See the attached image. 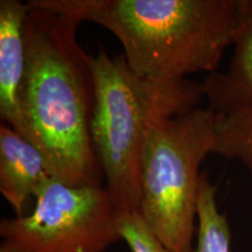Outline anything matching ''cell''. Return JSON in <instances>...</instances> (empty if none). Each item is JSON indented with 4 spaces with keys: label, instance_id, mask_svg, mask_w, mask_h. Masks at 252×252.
Masks as SVG:
<instances>
[{
    "label": "cell",
    "instance_id": "obj_7",
    "mask_svg": "<svg viewBox=\"0 0 252 252\" xmlns=\"http://www.w3.org/2000/svg\"><path fill=\"white\" fill-rule=\"evenodd\" d=\"M52 175L46 158L11 126L0 125V193L15 216L27 213L32 198Z\"/></svg>",
    "mask_w": 252,
    "mask_h": 252
},
{
    "label": "cell",
    "instance_id": "obj_6",
    "mask_svg": "<svg viewBox=\"0 0 252 252\" xmlns=\"http://www.w3.org/2000/svg\"><path fill=\"white\" fill-rule=\"evenodd\" d=\"M27 2L0 1V117L28 139L20 106V94L26 72L25 23Z\"/></svg>",
    "mask_w": 252,
    "mask_h": 252
},
{
    "label": "cell",
    "instance_id": "obj_8",
    "mask_svg": "<svg viewBox=\"0 0 252 252\" xmlns=\"http://www.w3.org/2000/svg\"><path fill=\"white\" fill-rule=\"evenodd\" d=\"M235 4L234 55L228 70L213 72L202 83L208 105L252 97V0Z\"/></svg>",
    "mask_w": 252,
    "mask_h": 252
},
{
    "label": "cell",
    "instance_id": "obj_2",
    "mask_svg": "<svg viewBox=\"0 0 252 252\" xmlns=\"http://www.w3.org/2000/svg\"><path fill=\"white\" fill-rule=\"evenodd\" d=\"M99 25L119 40L128 68L161 82L217 71L232 45L235 0H34Z\"/></svg>",
    "mask_w": 252,
    "mask_h": 252
},
{
    "label": "cell",
    "instance_id": "obj_9",
    "mask_svg": "<svg viewBox=\"0 0 252 252\" xmlns=\"http://www.w3.org/2000/svg\"><path fill=\"white\" fill-rule=\"evenodd\" d=\"M208 106L215 111L213 154L238 160L252 171V97Z\"/></svg>",
    "mask_w": 252,
    "mask_h": 252
},
{
    "label": "cell",
    "instance_id": "obj_4",
    "mask_svg": "<svg viewBox=\"0 0 252 252\" xmlns=\"http://www.w3.org/2000/svg\"><path fill=\"white\" fill-rule=\"evenodd\" d=\"M215 111L209 106L163 119L145 141L139 212L169 252H191L197 229L201 163L214 150Z\"/></svg>",
    "mask_w": 252,
    "mask_h": 252
},
{
    "label": "cell",
    "instance_id": "obj_5",
    "mask_svg": "<svg viewBox=\"0 0 252 252\" xmlns=\"http://www.w3.org/2000/svg\"><path fill=\"white\" fill-rule=\"evenodd\" d=\"M119 212L103 186L50 176L21 216L0 220V252H105L122 241Z\"/></svg>",
    "mask_w": 252,
    "mask_h": 252
},
{
    "label": "cell",
    "instance_id": "obj_10",
    "mask_svg": "<svg viewBox=\"0 0 252 252\" xmlns=\"http://www.w3.org/2000/svg\"><path fill=\"white\" fill-rule=\"evenodd\" d=\"M191 252H231V230L226 215L219 209L216 186L202 172L197 203V229Z\"/></svg>",
    "mask_w": 252,
    "mask_h": 252
},
{
    "label": "cell",
    "instance_id": "obj_3",
    "mask_svg": "<svg viewBox=\"0 0 252 252\" xmlns=\"http://www.w3.org/2000/svg\"><path fill=\"white\" fill-rule=\"evenodd\" d=\"M94 108L91 138L106 180V190L119 213L139 210L140 163L152 127L163 119L200 106L203 86L189 80L161 82L140 77L124 55L110 56L99 47L91 55Z\"/></svg>",
    "mask_w": 252,
    "mask_h": 252
},
{
    "label": "cell",
    "instance_id": "obj_11",
    "mask_svg": "<svg viewBox=\"0 0 252 252\" xmlns=\"http://www.w3.org/2000/svg\"><path fill=\"white\" fill-rule=\"evenodd\" d=\"M118 229L132 252H169L150 231L138 210L119 213Z\"/></svg>",
    "mask_w": 252,
    "mask_h": 252
},
{
    "label": "cell",
    "instance_id": "obj_1",
    "mask_svg": "<svg viewBox=\"0 0 252 252\" xmlns=\"http://www.w3.org/2000/svg\"><path fill=\"white\" fill-rule=\"evenodd\" d=\"M26 72L20 94L28 140L50 173L70 186H103L93 138L91 55L78 43L81 21L27 1Z\"/></svg>",
    "mask_w": 252,
    "mask_h": 252
}]
</instances>
